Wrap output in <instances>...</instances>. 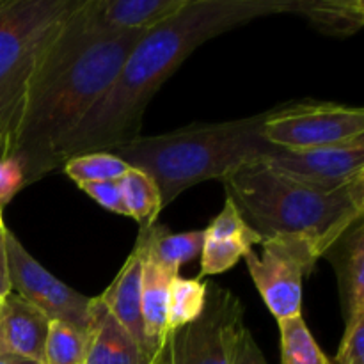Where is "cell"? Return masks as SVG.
Segmentation results:
<instances>
[{
	"label": "cell",
	"mask_w": 364,
	"mask_h": 364,
	"mask_svg": "<svg viewBox=\"0 0 364 364\" xmlns=\"http://www.w3.org/2000/svg\"><path fill=\"white\" fill-rule=\"evenodd\" d=\"M290 11L291 0H188L132 48L105 96L55 153V169L71 156L110 151L137 139L146 107L160 85L203 43L258 18Z\"/></svg>",
	"instance_id": "obj_1"
},
{
	"label": "cell",
	"mask_w": 364,
	"mask_h": 364,
	"mask_svg": "<svg viewBox=\"0 0 364 364\" xmlns=\"http://www.w3.org/2000/svg\"><path fill=\"white\" fill-rule=\"evenodd\" d=\"M148 32L95 39L68 18L25 89L9 137L7 159L21 167L25 187L55 171L63 142L105 96L128 53Z\"/></svg>",
	"instance_id": "obj_2"
},
{
	"label": "cell",
	"mask_w": 364,
	"mask_h": 364,
	"mask_svg": "<svg viewBox=\"0 0 364 364\" xmlns=\"http://www.w3.org/2000/svg\"><path fill=\"white\" fill-rule=\"evenodd\" d=\"M223 183L228 198L262 240L302 238L315 245L322 258L363 220L364 178L336 191H320L255 162L235 171Z\"/></svg>",
	"instance_id": "obj_3"
},
{
	"label": "cell",
	"mask_w": 364,
	"mask_h": 364,
	"mask_svg": "<svg viewBox=\"0 0 364 364\" xmlns=\"http://www.w3.org/2000/svg\"><path fill=\"white\" fill-rule=\"evenodd\" d=\"M270 110L224 123L191 124L142 137L110 149L134 169L153 178L162 206L206 180H226L249 164L262 162L276 149L263 135Z\"/></svg>",
	"instance_id": "obj_4"
},
{
	"label": "cell",
	"mask_w": 364,
	"mask_h": 364,
	"mask_svg": "<svg viewBox=\"0 0 364 364\" xmlns=\"http://www.w3.org/2000/svg\"><path fill=\"white\" fill-rule=\"evenodd\" d=\"M82 0H6L0 7V109H20L32 75Z\"/></svg>",
	"instance_id": "obj_5"
},
{
	"label": "cell",
	"mask_w": 364,
	"mask_h": 364,
	"mask_svg": "<svg viewBox=\"0 0 364 364\" xmlns=\"http://www.w3.org/2000/svg\"><path fill=\"white\" fill-rule=\"evenodd\" d=\"M263 135L276 148L315 149L364 139V110L336 103H283L270 109Z\"/></svg>",
	"instance_id": "obj_6"
},
{
	"label": "cell",
	"mask_w": 364,
	"mask_h": 364,
	"mask_svg": "<svg viewBox=\"0 0 364 364\" xmlns=\"http://www.w3.org/2000/svg\"><path fill=\"white\" fill-rule=\"evenodd\" d=\"M259 245V255L251 249L244 259L263 302L277 322L299 316L302 281L313 272L322 255L302 238H272Z\"/></svg>",
	"instance_id": "obj_7"
},
{
	"label": "cell",
	"mask_w": 364,
	"mask_h": 364,
	"mask_svg": "<svg viewBox=\"0 0 364 364\" xmlns=\"http://www.w3.org/2000/svg\"><path fill=\"white\" fill-rule=\"evenodd\" d=\"M244 326V304L226 288L208 283L198 320L174 333L176 364H233Z\"/></svg>",
	"instance_id": "obj_8"
},
{
	"label": "cell",
	"mask_w": 364,
	"mask_h": 364,
	"mask_svg": "<svg viewBox=\"0 0 364 364\" xmlns=\"http://www.w3.org/2000/svg\"><path fill=\"white\" fill-rule=\"evenodd\" d=\"M6 251L14 294L39 309L50 322L71 323L84 333L91 331L95 297H85L52 276L7 228Z\"/></svg>",
	"instance_id": "obj_9"
},
{
	"label": "cell",
	"mask_w": 364,
	"mask_h": 364,
	"mask_svg": "<svg viewBox=\"0 0 364 364\" xmlns=\"http://www.w3.org/2000/svg\"><path fill=\"white\" fill-rule=\"evenodd\" d=\"M262 162L291 181L320 191H336L364 178V139L331 148H276Z\"/></svg>",
	"instance_id": "obj_10"
},
{
	"label": "cell",
	"mask_w": 364,
	"mask_h": 364,
	"mask_svg": "<svg viewBox=\"0 0 364 364\" xmlns=\"http://www.w3.org/2000/svg\"><path fill=\"white\" fill-rule=\"evenodd\" d=\"M262 237L249 226L230 198L219 215L205 230L199 279L217 276L233 269L252 245L262 244Z\"/></svg>",
	"instance_id": "obj_11"
},
{
	"label": "cell",
	"mask_w": 364,
	"mask_h": 364,
	"mask_svg": "<svg viewBox=\"0 0 364 364\" xmlns=\"http://www.w3.org/2000/svg\"><path fill=\"white\" fill-rule=\"evenodd\" d=\"M142 247L135 242L134 251L123 263L121 270L117 272L116 279L112 281L109 288L100 295L102 304L109 309L110 315L128 331L142 354L153 361L155 352L149 347L148 338L144 331V320H142V306H141V288H142Z\"/></svg>",
	"instance_id": "obj_12"
},
{
	"label": "cell",
	"mask_w": 364,
	"mask_h": 364,
	"mask_svg": "<svg viewBox=\"0 0 364 364\" xmlns=\"http://www.w3.org/2000/svg\"><path fill=\"white\" fill-rule=\"evenodd\" d=\"M50 320L11 291L0 311V354H13L45 364Z\"/></svg>",
	"instance_id": "obj_13"
},
{
	"label": "cell",
	"mask_w": 364,
	"mask_h": 364,
	"mask_svg": "<svg viewBox=\"0 0 364 364\" xmlns=\"http://www.w3.org/2000/svg\"><path fill=\"white\" fill-rule=\"evenodd\" d=\"M334 265L345 320L364 309V228L363 220L350 228L323 255Z\"/></svg>",
	"instance_id": "obj_14"
},
{
	"label": "cell",
	"mask_w": 364,
	"mask_h": 364,
	"mask_svg": "<svg viewBox=\"0 0 364 364\" xmlns=\"http://www.w3.org/2000/svg\"><path fill=\"white\" fill-rule=\"evenodd\" d=\"M84 364H151L128 331L95 297Z\"/></svg>",
	"instance_id": "obj_15"
},
{
	"label": "cell",
	"mask_w": 364,
	"mask_h": 364,
	"mask_svg": "<svg viewBox=\"0 0 364 364\" xmlns=\"http://www.w3.org/2000/svg\"><path fill=\"white\" fill-rule=\"evenodd\" d=\"M141 245V244H139ZM144 256V255H142ZM180 274H173L144 258L142 262L141 306L144 320L146 338L155 354L162 348L167 338V309H169V290L173 279Z\"/></svg>",
	"instance_id": "obj_16"
},
{
	"label": "cell",
	"mask_w": 364,
	"mask_h": 364,
	"mask_svg": "<svg viewBox=\"0 0 364 364\" xmlns=\"http://www.w3.org/2000/svg\"><path fill=\"white\" fill-rule=\"evenodd\" d=\"M137 244H141L144 258L173 274H180V267L201 256L205 244V230L171 233L169 228L153 224L148 230L139 231Z\"/></svg>",
	"instance_id": "obj_17"
},
{
	"label": "cell",
	"mask_w": 364,
	"mask_h": 364,
	"mask_svg": "<svg viewBox=\"0 0 364 364\" xmlns=\"http://www.w3.org/2000/svg\"><path fill=\"white\" fill-rule=\"evenodd\" d=\"M290 14L304 16L329 36H352L364 25L361 0H291Z\"/></svg>",
	"instance_id": "obj_18"
},
{
	"label": "cell",
	"mask_w": 364,
	"mask_h": 364,
	"mask_svg": "<svg viewBox=\"0 0 364 364\" xmlns=\"http://www.w3.org/2000/svg\"><path fill=\"white\" fill-rule=\"evenodd\" d=\"M117 181L123 192L128 217L137 220L141 230H148L153 224H156L159 213L162 212L164 206L160 191L153 178L130 167Z\"/></svg>",
	"instance_id": "obj_19"
},
{
	"label": "cell",
	"mask_w": 364,
	"mask_h": 364,
	"mask_svg": "<svg viewBox=\"0 0 364 364\" xmlns=\"http://www.w3.org/2000/svg\"><path fill=\"white\" fill-rule=\"evenodd\" d=\"M206 290H208V283L199 277L196 279H187L181 276L174 277L169 290L167 333H178L199 318L205 309Z\"/></svg>",
	"instance_id": "obj_20"
},
{
	"label": "cell",
	"mask_w": 364,
	"mask_h": 364,
	"mask_svg": "<svg viewBox=\"0 0 364 364\" xmlns=\"http://www.w3.org/2000/svg\"><path fill=\"white\" fill-rule=\"evenodd\" d=\"M60 169L80 187L87 183L119 180L130 169V166L110 151H91L71 156Z\"/></svg>",
	"instance_id": "obj_21"
},
{
	"label": "cell",
	"mask_w": 364,
	"mask_h": 364,
	"mask_svg": "<svg viewBox=\"0 0 364 364\" xmlns=\"http://www.w3.org/2000/svg\"><path fill=\"white\" fill-rule=\"evenodd\" d=\"M281 333L283 364H329L323 352L309 333L302 315L277 322Z\"/></svg>",
	"instance_id": "obj_22"
},
{
	"label": "cell",
	"mask_w": 364,
	"mask_h": 364,
	"mask_svg": "<svg viewBox=\"0 0 364 364\" xmlns=\"http://www.w3.org/2000/svg\"><path fill=\"white\" fill-rule=\"evenodd\" d=\"M89 333L66 322H50L45 345V364H84Z\"/></svg>",
	"instance_id": "obj_23"
},
{
	"label": "cell",
	"mask_w": 364,
	"mask_h": 364,
	"mask_svg": "<svg viewBox=\"0 0 364 364\" xmlns=\"http://www.w3.org/2000/svg\"><path fill=\"white\" fill-rule=\"evenodd\" d=\"M347 322L336 359L329 364H364V309L354 313Z\"/></svg>",
	"instance_id": "obj_24"
},
{
	"label": "cell",
	"mask_w": 364,
	"mask_h": 364,
	"mask_svg": "<svg viewBox=\"0 0 364 364\" xmlns=\"http://www.w3.org/2000/svg\"><path fill=\"white\" fill-rule=\"evenodd\" d=\"M80 188L89 196V198L95 199L98 205H102L103 208L110 210V212L117 213V215L128 217V210H127V205H124L123 192H121L119 181L117 180L80 185Z\"/></svg>",
	"instance_id": "obj_25"
},
{
	"label": "cell",
	"mask_w": 364,
	"mask_h": 364,
	"mask_svg": "<svg viewBox=\"0 0 364 364\" xmlns=\"http://www.w3.org/2000/svg\"><path fill=\"white\" fill-rule=\"evenodd\" d=\"M23 187V173L16 160L0 159V205L9 201Z\"/></svg>",
	"instance_id": "obj_26"
},
{
	"label": "cell",
	"mask_w": 364,
	"mask_h": 364,
	"mask_svg": "<svg viewBox=\"0 0 364 364\" xmlns=\"http://www.w3.org/2000/svg\"><path fill=\"white\" fill-rule=\"evenodd\" d=\"M233 364H269L262 348L258 347V343H256L255 338L247 329L242 334L240 343H238L237 352H235Z\"/></svg>",
	"instance_id": "obj_27"
},
{
	"label": "cell",
	"mask_w": 364,
	"mask_h": 364,
	"mask_svg": "<svg viewBox=\"0 0 364 364\" xmlns=\"http://www.w3.org/2000/svg\"><path fill=\"white\" fill-rule=\"evenodd\" d=\"M20 109H0V159H7V146Z\"/></svg>",
	"instance_id": "obj_28"
},
{
	"label": "cell",
	"mask_w": 364,
	"mask_h": 364,
	"mask_svg": "<svg viewBox=\"0 0 364 364\" xmlns=\"http://www.w3.org/2000/svg\"><path fill=\"white\" fill-rule=\"evenodd\" d=\"M13 291L9 279V265H7L6 251V226L0 228V299H6Z\"/></svg>",
	"instance_id": "obj_29"
},
{
	"label": "cell",
	"mask_w": 364,
	"mask_h": 364,
	"mask_svg": "<svg viewBox=\"0 0 364 364\" xmlns=\"http://www.w3.org/2000/svg\"><path fill=\"white\" fill-rule=\"evenodd\" d=\"M151 364H176V358H174V333L167 334L166 343L155 355Z\"/></svg>",
	"instance_id": "obj_30"
},
{
	"label": "cell",
	"mask_w": 364,
	"mask_h": 364,
	"mask_svg": "<svg viewBox=\"0 0 364 364\" xmlns=\"http://www.w3.org/2000/svg\"><path fill=\"white\" fill-rule=\"evenodd\" d=\"M0 364H39V363L31 361V359L27 358H20V355L0 354Z\"/></svg>",
	"instance_id": "obj_31"
},
{
	"label": "cell",
	"mask_w": 364,
	"mask_h": 364,
	"mask_svg": "<svg viewBox=\"0 0 364 364\" xmlns=\"http://www.w3.org/2000/svg\"><path fill=\"white\" fill-rule=\"evenodd\" d=\"M0 228H4V220H2V205H0Z\"/></svg>",
	"instance_id": "obj_32"
},
{
	"label": "cell",
	"mask_w": 364,
	"mask_h": 364,
	"mask_svg": "<svg viewBox=\"0 0 364 364\" xmlns=\"http://www.w3.org/2000/svg\"><path fill=\"white\" fill-rule=\"evenodd\" d=\"M2 302H4V299H0V311H2Z\"/></svg>",
	"instance_id": "obj_33"
},
{
	"label": "cell",
	"mask_w": 364,
	"mask_h": 364,
	"mask_svg": "<svg viewBox=\"0 0 364 364\" xmlns=\"http://www.w3.org/2000/svg\"><path fill=\"white\" fill-rule=\"evenodd\" d=\"M4 4H6V0H0V7H2Z\"/></svg>",
	"instance_id": "obj_34"
}]
</instances>
